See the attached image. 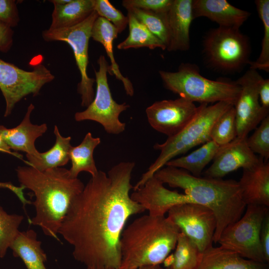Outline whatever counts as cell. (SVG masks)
I'll return each mask as SVG.
<instances>
[{"label":"cell","mask_w":269,"mask_h":269,"mask_svg":"<svg viewBox=\"0 0 269 269\" xmlns=\"http://www.w3.org/2000/svg\"><path fill=\"white\" fill-rule=\"evenodd\" d=\"M211 140L219 146L225 145L237 137L235 111L232 106L214 123L210 134Z\"/></svg>","instance_id":"obj_31"},{"label":"cell","mask_w":269,"mask_h":269,"mask_svg":"<svg viewBox=\"0 0 269 269\" xmlns=\"http://www.w3.org/2000/svg\"><path fill=\"white\" fill-rule=\"evenodd\" d=\"M258 94L262 107L269 112V79L263 78L259 85Z\"/></svg>","instance_id":"obj_40"},{"label":"cell","mask_w":269,"mask_h":269,"mask_svg":"<svg viewBox=\"0 0 269 269\" xmlns=\"http://www.w3.org/2000/svg\"><path fill=\"white\" fill-rule=\"evenodd\" d=\"M164 87L192 102H228L235 104L241 88L235 81H215L203 77L198 67L182 63L176 72L159 70Z\"/></svg>","instance_id":"obj_6"},{"label":"cell","mask_w":269,"mask_h":269,"mask_svg":"<svg viewBox=\"0 0 269 269\" xmlns=\"http://www.w3.org/2000/svg\"><path fill=\"white\" fill-rule=\"evenodd\" d=\"M86 269H95L92 268H87Z\"/></svg>","instance_id":"obj_45"},{"label":"cell","mask_w":269,"mask_h":269,"mask_svg":"<svg viewBox=\"0 0 269 269\" xmlns=\"http://www.w3.org/2000/svg\"><path fill=\"white\" fill-rule=\"evenodd\" d=\"M98 70H94L96 91L91 103L83 111L75 114L77 122L86 120L99 123L109 134H119L126 129V123L119 119L120 114L130 106L126 103L119 104L113 98L108 82L107 74H110V65L104 55L97 61Z\"/></svg>","instance_id":"obj_9"},{"label":"cell","mask_w":269,"mask_h":269,"mask_svg":"<svg viewBox=\"0 0 269 269\" xmlns=\"http://www.w3.org/2000/svg\"><path fill=\"white\" fill-rule=\"evenodd\" d=\"M173 0H123L122 5L126 9L137 8L158 13H166Z\"/></svg>","instance_id":"obj_36"},{"label":"cell","mask_w":269,"mask_h":269,"mask_svg":"<svg viewBox=\"0 0 269 269\" xmlns=\"http://www.w3.org/2000/svg\"><path fill=\"white\" fill-rule=\"evenodd\" d=\"M197 111L194 103L179 97L155 102L146 109L145 113L150 126L168 137L181 132L194 119Z\"/></svg>","instance_id":"obj_14"},{"label":"cell","mask_w":269,"mask_h":269,"mask_svg":"<svg viewBox=\"0 0 269 269\" xmlns=\"http://www.w3.org/2000/svg\"><path fill=\"white\" fill-rule=\"evenodd\" d=\"M19 20L15 0H0V23L12 28L18 25Z\"/></svg>","instance_id":"obj_37"},{"label":"cell","mask_w":269,"mask_h":269,"mask_svg":"<svg viewBox=\"0 0 269 269\" xmlns=\"http://www.w3.org/2000/svg\"><path fill=\"white\" fill-rule=\"evenodd\" d=\"M9 248L14 257L21 259L27 269H46L44 263L47 256L33 230L19 231Z\"/></svg>","instance_id":"obj_23"},{"label":"cell","mask_w":269,"mask_h":269,"mask_svg":"<svg viewBox=\"0 0 269 269\" xmlns=\"http://www.w3.org/2000/svg\"><path fill=\"white\" fill-rule=\"evenodd\" d=\"M167 218L202 253L212 246L216 217L209 208L195 203L177 205L167 212Z\"/></svg>","instance_id":"obj_12"},{"label":"cell","mask_w":269,"mask_h":269,"mask_svg":"<svg viewBox=\"0 0 269 269\" xmlns=\"http://www.w3.org/2000/svg\"><path fill=\"white\" fill-rule=\"evenodd\" d=\"M137 269H162V268L159 266H144L140 267Z\"/></svg>","instance_id":"obj_42"},{"label":"cell","mask_w":269,"mask_h":269,"mask_svg":"<svg viewBox=\"0 0 269 269\" xmlns=\"http://www.w3.org/2000/svg\"><path fill=\"white\" fill-rule=\"evenodd\" d=\"M263 78L257 70L250 68L235 81L241 90L234 105L238 138L247 137L266 117L269 112L261 106L258 94L260 84Z\"/></svg>","instance_id":"obj_13"},{"label":"cell","mask_w":269,"mask_h":269,"mask_svg":"<svg viewBox=\"0 0 269 269\" xmlns=\"http://www.w3.org/2000/svg\"><path fill=\"white\" fill-rule=\"evenodd\" d=\"M203 47L207 65L219 72H239L251 62L250 41L240 29L219 26L212 28L205 35Z\"/></svg>","instance_id":"obj_7"},{"label":"cell","mask_w":269,"mask_h":269,"mask_svg":"<svg viewBox=\"0 0 269 269\" xmlns=\"http://www.w3.org/2000/svg\"><path fill=\"white\" fill-rule=\"evenodd\" d=\"M175 251L170 259L164 261L170 269H197L202 252L196 245L184 234L180 232Z\"/></svg>","instance_id":"obj_28"},{"label":"cell","mask_w":269,"mask_h":269,"mask_svg":"<svg viewBox=\"0 0 269 269\" xmlns=\"http://www.w3.org/2000/svg\"><path fill=\"white\" fill-rule=\"evenodd\" d=\"M220 147L211 140L187 155L171 159L165 165L182 169L195 176H199L205 166L214 159Z\"/></svg>","instance_id":"obj_27"},{"label":"cell","mask_w":269,"mask_h":269,"mask_svg":"<svg viewBox=\"0 0 269 269\" xmlns=\"http://www.w3.org/2000/svg\"><path fill=\"white\" fill-rule=\"evenodd\" d=\"M135 163L123 161L106 173L99 170L72 201L58 234L73 248L75 260L87 268L119 269L120 241L132 216L145 211L130 191Z\"/></svg>","instance_id":"obj_1"},{"label":"cell","mask_w":269,"mask_h":269,"mask_svg":"<svg viewBox=\"0 0 269 269\" xmlns=\"http://www.w3.org/2000/svg\"><path fill=\"white\" fill-rule=\"evenodd\" d=\"M94 10L98 16L113 24L119 34L128 25L129 19L120 10L115 8L108 0H93Z\"/></svg>","instance_id":"obj_35"},{"label":"cell","mask_w":269,"mask_h":269,"mask_svg":"<svg viewBox=\"0 0 269 269\" xmlns=\"http://www.w3.org/2000/svg\"><path fill=\"white\" fill-rule=\"evenodd\" d=\"M255 3L264 27L262 49L258 58L249 64L250 68L269 71V0H256Z\"/></svg>","instance_id":"obj_32"},{"label":"cell","mask_w":269,"mask_h":269,"mask_svg":"<svg viewBox=\"0 0 269 269\" xmlns=\"http://www.w3.org/2000/svg\"><path fill=\"white\" fill-rule=\"evenodd\" d=\"M260 243L266 262H269V213L264 219L260 232Z\"/></svg>","instance_id":"obj_39"},{"label":"cell","mask_w":269,"mask_h":269,"mask_svg":"<svg viewBox=\"0 0 269 269\" xmlns=\"http://www.w3.org/2000/svg\"><path fill=\"white\" fill-rule=\"evenodd\" d=\"M34 109V106L30 104L22 121L15 128L8 129L0 125V135L10 149L36 156L39 152L35 141L46 132L47 126L45 123L40 125L31 123L30 115Z\"/></svg>","instance_id":"obj_19"},{"label":"cell","mask_w":269,"mask_h":269,"mask_svg":"<svg viewBox=\"0 0 269 269\" xmlns=\"http://www.w3.org/2000/svg\"><path fill=\"white\" fill-rule=\"evenodd\" d=\"M127 10L159 39L167 48L169 42L167 13H158L134 8Z\"/></svg>","instance_id":"obj_30"},{"label":"cell","mask_w":269,"mask_h":269,"mask_svg":"<svg viewBox=\"0 0 269 269\" xmlns=\"http://www.w3.org/2000/svg\"><path fill=\"white\" fill-rule=\"evenodd\" d=\"M267 264L245 259L221 246L211 247L202 253L197 269H266Z\"/></svg>","instance_id":"obj_21"},{"label":"cell","mask_w":269,"mask_h":269,"mask_svg":"<svg viewBox=\"0 0 269 269\" xmlns=\"http://www.w3.org/2000/svg\"><path fill=\"white\" fill-rule=\"evenodd\" d=\"M2 187V182H0V188H1Z\"/></svg>","instance_id":"obj_43"},{"label":"cell","mask_w":269,"mask_h":269,"mask_svg":"<svg viewBox=\"0 0 269 269\" xmlns=\"http://www.w3.org/2000/svg\"><path fill=\"white\" fill-rule=\"evenodd\" d=\"M129 33L128 36L117 46L120 50L147 47L150 49L166 48L164 43L143 24L140 23L131 13L128 12Z\"/></svg>","instance_id":"obj_29"},{"label":"cell","mask_w":269,"mask_h":269,"mask_svg":"<svg viewBox=\"0 0 269 269\" xmlns=\"http://www.w3.org/2000/svg\"><path fill=\"white\" fill-rule=\"evenodd\" d=\"M54 134L56 141L53 146L46 152L36 156L26 154L27 165L39 171L61 167L66 165L70 160L69 152L72 146L71 136L64 137L61 135L57 126H54Z\"/></svg>","instance_id":"obj_24"},{"label":"cell","mask_w":269,"mask_h":269,"mask_svg":"<svg viewBox=\"0 0 269 269\" xmlns=\"http://www.w3.org/2000/svg\"><path fill=\"white\" fill-rule=\"evenodd\" d=\"M247 138L236 137L230 143L220 146L212 164L205 171V176L222 178L239 168H250L257 165L260 156L250 149Z\"/></svg>","instance_id":"obj_15"},{"label":"cell","mask_w":269,"mask_h":269,"mask_svg":"<svg viewBox=\"0 0 269 269\" xmlns=\"http://www.w3.org/2000/svg\"><path fill=\"white\" fill-rule=\"evenodd\" d=\"M153 175L163 184L182 189L194 203L213 211L217 222L215 243L224 229L238 221L246 208L238 182L235 180L195 176L182 169L168 166Z\"/></svg>","instance_id":"obj_3"},{"label":"cell","mask_w":269,"mask_h":269,"mask_svg":"<svg viewBox=\"0 0 269 269\" xmlns=\"http://www.w3.org/2000/svg\"><path fill=\"white\" fill-rule=\"evenodd\" d=\"M23 219L21 215L7 213L0 206V258L6 255Z\"/></svg>","instance_id":"obj_33"},{"label":"cell","mask_w":269,"mask_h":269,"mask_svg":"<svg viewBox=\"0 0 269 269\" xmlns=\"http://www.w3.org/2000/svg\"><path fill=\"white\" fill-rule=\"evenodd\" d=\"M54 78L42 64L26 71L0 58V90L5 101L4 116L10 115L16 104L24 97L38 95L42 87Z\"/></svg>","instance_id":"obj_11"},{"label":"cell","mask_w":269,"mask_h":269,"mask_svg":"<svg viewBox=\"0 0 269 269\" xmlns=\"http://www.w3.org/2000/svg\"><path fill=\"white\" fill-rule=\"evenodd\" d=\"M250 149L265 159L269 158V116L266 117L255 129L253 134L246 139Z\"/></svg>","instance_id":"obj_34"},{"label":"cell","mask_w":269,"mask_h":269,"mask_svg":"<svg viewBox=\"0 0 269 269\" xmlns=\"http://www.w3.org/2000/svg\"><path fill=\"white\" fill-rule=\"evenodd\" d=\"M192 15L193 19L207 17L219 27L240 29L251 13L226 0H192Z\"/></svg>","instance_id":"obj_18"},{"label":"cell","mask_w":269,"mask_h":269,"mask_svg":"<svg viewBox=\"0 0 269 269\" xmlns=\"http://www.w3.org/2000/svg\"><path fill=\"white\" fill-rule=\"evenodd\" d=\"M131 197L148 210L149 214L153 216H164L174 206L194 203L186 194L165 188L154 175L134 190Z\"/></svg>","instance_id":"obj_16"},{"label":"cell","mask_w":269,"mask_h":269,"mask_svg":"<svg viewBox=\"0 0 269 269\" xmlns=\"http://www.w3.org/2000/svg\"><path fill=\"white\" fill-rule=\"evenodd\" d=\"M233 106V104L228 102H219L210 106L207 104H200L194 119L181 132L168 137L163 143L154 145V148L159 150L160 154L142 174L134 186L133 189L135 190L143 185L157 171L175 156L211 140L210 134L214 123Z\"/></svg>","instance_id":"obj_5"},{"label":"cell","mask_w":269,"mask_h":269,"mask_svg":"<svg viewBox=\"0 0 269 269\" xmlns=\"http://www.w3.org/2000/svg\"><path fill=\"white\" fill-rule=\"evenodd\" d=\"M100 142L99 137H94L88 132L80 144L71 146L69 157L72 165L69 169L71 177L78 178L79 174L82 171L89 173L91 176L97 174L99 170L95 164L93 152Z\"/></svg>","instance_id":"obj_26"},{"label":"cell","mask_w":269,"mask_h":269,"mask_svg":"<svg viewBox=\"0 0 269 269\" xmlns=\"http://www.w3.org/2000/svg\"><path fill=\"white\" fill-rule=\"evenodd\" d=\"M169 42L168 51H185L190 48L189 30L193 19L192 0H173L167 12Z\"/></svg>","instance_id":"obj_20"},{"label":"cell","mask_w":269,"mask_h":269,"mask_svg":"<svg viewBox=\"0 0 269 269\" xmlns=\"http://www.w3.org/2000/svg\"><path fill=\"white\" fill-rule=\"evenodd\" d=\"M245 210L238 221L224 229L217 243L220 246L236 252L245 259L267 264L260 236L263 221L269 213V207L247 205Z\"/></svg>","instance_id":"obj_8"},{"label":"cell","mask_w":269,"mask_h":269,"mask_svg":"<svg viewBox=\"0 0 269 269\" xmlns=\"http://www.w3.org/2000/svg\"><path fill=\"white\" fill-rule=\"evenodd\" d=\"M238 182L242 199L246 205L269 207V163L260 156L255 166L244 169Z\"/></svg>","instance_id":"obj_17"},{"label":"cell","mask_w":269,"mask_h":269,"mask_svg":"<svg viewBox=\"0 0 269 269\" xmlns=\"http://www.w3.org/2000/svg\"><path fill=\"white\" fill-rule=\"evenodd\" d=\"M119 34L117 28L113 24L98 16L93 25L91 38L104 46L111 62L110 74L114 75L116 79L122 82L127 95L133 96L134 94L133 84L127 77L122 75L114 56L113 41Z\"/></svg>","instance_id":"obj_22"},{"label":"cell","mask_w":269,"mask_h":269,"mask_svg":"<svg viewBox=\"0 0 269 269\" xmlns=\"http://www.w3.org/2000/svg\"><path fill=\"white\" fill-rule=\"evenodd\" d=\"M165 269H170L169 267H165Z\"/></svg>","instance_id":"obj_44"},{"label":"cell","mask_w":269,"mask_h":269,"mask_svg":"<svg viewBox=\"0 0 269 269\" xmlns=\"http://www.w3.org/2000/svg\"><path fill=\"white\" fill-rule=\"evenodd\" d=\"M0 151L4 152L10 154H12L17 158L22 159V155L17 152H12L10 148L5 143L1 136L0 135Z\"/></svg>","instance_id":"obj_41"},{"label":"cell","mask_w":269,"mask_h":269,"mask_svg":"<svg viewBox=\"0 0 269 269\" xmlns=\"http://www.w3.org/2000/svg\"><path fill=\"white\" fill-rule=\"evenodd\" d=\"M13 31L12 28L0 23V51L6 53L13 44Z\"/></svg>","instance_id":"obj_38"},{"label":"cell","mask_w":269,"mask_h":269,"mask_svg":"<svg viewBox=\"0 0 269 269\" xmlns=\"http://www.w3.org/2000/svg\"><path fill=\"white\" fill-rule=\"evenodd\" d=\"M20 186L32 191L36 214L30 224L39 227L45 235L59 241L57 235L73 200L83 190L84 183L71 176L69 169L57 167L40 171L31 166L16 169Z\"/></svg>","instance_id":"obj_2"},{"label":"cell","mask_w":269,"mask_h":269,"mask_svg":"<svg viewBox=\"0 0 269 269\" xmlns=\"http://www.w3.org/2000/svg\"><path fill=\"white\" fill-rule=\"evenodd\" d=\"M53 4L50 30L75 26L86 19L94 11L93 0H71L63 5Z\"/></svg>","instance_id":"obj_25"},{"label":"cell","mask_w":269,"mask_h":269,"mask_svg":"<svg viewBox=\"0 0 269 269\" xmlns=\"http://www.w3.org/2000/svg\"></svg>","instance_id":"obj_46"},{"label":"cell","mask_w":269,"mask_h":269,"mask_svg":"<svg viewBox=\"0 0 269 269\" xmlns=\"http://www.w3.org/2000/svg\"><path fill=\"white\" fill-rule=\"evenodd\" d=\"M94 10L83 21L73 27L58 29L44 30L42 36L47 42L63 41L72 48L76 63L81 75L77 91L81 95V106L87 107L93 101L95 93L93 85L95 79L87 74L89 41L93 25L98 17Z\"/></svg>","instance_id":"obj_10"},{"label":"cell","mask_w":269,"mask_h":269,"mask_svg":"<svg viewBox=\"0 0 269 269\" xmlns=\"http://www.w3.org/2000/svg\"><path fill=\"white\" fill-rule=\"evenodd\" d=\"M180 231L165 216H140L124 229L119 269L160 265L174 250Z\"/></svg>","instance_id":"obj_4"}]
</instances>
